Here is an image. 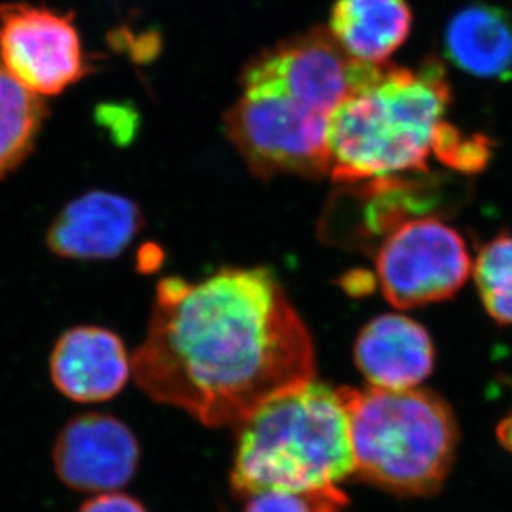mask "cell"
I'll list each match as a JSON object with an SVG mask.
<instances>
[{"label": "cell", "mask_w": 512, "mask_h": 512, "mask_svg": "<svg viewBox=\"0 0 512 512\" xmlns=\"http://www.w3.org/2000/svg\"><path fill=\"white\" fill-rule=\"evenodd\" d=\"M138 386L210 428H238L266 401L313 381L310 331L266 268L160 281L147 338L132 358Z\"/></svg>", "instance_id": "6da1fadb"}, {"label": "cell", "mask_w": 512, "mask_h": 512, "mask_svg": "<svg viewBox=\"0 0 512 512\" xmlns=\"http://www.w3.org/2000/svg\"><path fill=\"white\" fill-rule=\"evenodd\" d=\"M451 89L438 60L418 69L383 64L370 84L331 114L328 155L333 182L368 180L428 172L448 124L444 115Z\"/></svg>", "instance_id": "7a4b0ae2"}, {"label": "cell", "mask_w": 512, "mask_h": 512, "mask_svg": "<svg viewBox=\"0 0 512 512\" xmlns=\"http://www.w3.org/2000/svg\"><path fill=\"white\" fill-rule=\"evenodd\" d=\"M237 429L232 486L247 498L335 488L355 476L345 404L326 384L310 381L266 401Z\"/></svg>", "instance_id": "3957f363"}, {"label": "cell", "mask_w": 512, "mask_h": 512, "mask_svg": "<svg viewBox=\"0 0 512 512\" xmlns=\"http://www.w3.org/2000/svg\"><path fill=\"white\" fill-rule=\"evenodd\" d=\"M355 476L401 498L439 493L453 471L459 426L428 389L340 388Z\"/></svg>", "instance_id": "277c9868"}, {"label": "cell", "mask_w": 512, "mask_h": 512, "mask_svg": "<svg viewBox=\"0 0 512 512\" xmlns=\"http://www.w3.org/2000/svg\"><path fill=\"white\" fill-rule=\"evenodd\" d=\"M225 114L230 142L258 177H330V117L266 84H243Z\"/></svg>", "instance_id": "5b68a950"}, {"label": "cell", "mask_w": 512, "mask_h": 512, "mask_svg": "<svg viewBox=\"0 0 512 512\" xmlns=\"http://www.w3.org/2000/svg\"><path fill=\"white\" fill-rule=\"evenodd\" d=\"M473 271L466 243L436 217H411L384 235L376 275L384 298L414 308L456 295Z\"/></svg>", "instance_id": "8992f818"}, {"label": "cell", "mask_w": 512, "mask_h": 512, "mask_svg": "<svg viewBox=\"0 0 512 512\" xmlns=\"http://www.w3.org/2000/svg\"><path fill=\"white\" fill-rule=\"evenodd\" d=\"M380 67L353 59L330 30L315 27L256 55L243 69L242 85H271L331 117L338 105L375 79Z\"/></svg>", "instance_id": "52a82bcc"}, {"label": "cell", "mask_w": 512, "mask_h": 512, "mask_svg": "<svg viewBox=\"0 0 512 512\" xmlns=\"http://www.w3.org/2000/svg\"><path fill=\"white\" fill-rule=\"evenodd\" d=\"M4 69L35 95H57L84 79L90 67L70 15L45 7H0Z\"/></svg>", "instance_id": "ba28073f"}, {"label": "cell", "mask_w": 512, "mask_h": 512, "mask_svg": "<svg viewBox=\"0 0 512 512\" xmlns=\"http://www.w3.org/2000/svg\"><path fill=\"white\" fill-rule=\"evenodd\" d=\"M140 444L110 414H80L65 424L54 446L55 473L80 493H115L133 478Z\"/></svg>", "instance_id": "9c48e42d"}, {"label": "cell", "mask_w": 512, "mask_h": 512, "mask_svg": "<svg viewBox=\"0 0 512 512\" xmlns=\"http://www.w3.org/2000/svg\"><path fill=\"white\" fill-rule=\"evenodd\" d=\"M132 373L119 336L99 326H77L62 335L50 356L52 381L67 398L100 403L114 398Z\"/></svg>", "instance_id": "30bf717a"}, {"label": "cell", "mask_w": 512, "mask_h": 512, "mask_svg": "<svg viewBox=\"0 0 512 512\" xmlns=\"http://www.w3.org/2000/svg\"><path fill=\"white\" fill-rule=\"evenodd\" d=\"M140 227L142 213L132 200L117 193L90 192L60 212L47 243L64 258L107 260L124 252Z\"/></svg>", "instance_id": "8fae6325"}, {"label": "cell", "mask_w": 512, "mask_h": 512, "mask_svg": "<svg viewBox=\"0 0 512 512\" xmlns=\"http://www.w3.org/2000/svg\"><path fill=\"white\" fill-rule=\"evenodd\" d=\"M355 361L375 388L413 389L433 373V340L408 316L381 315L358 335Z\"/></svg>", "instance_id": "7c38bea8"}, {"label": "cell", "mask_w": 512, "mask_h": 512, "mask_svg": "<svg viewBox=\"0 0 512 512\" xmlns=\"http://www.w3.org/2000/svg\"><path fill=\"white\" fill-rule=\"evenodd\" d=\"M411 27L406 0H336L328 30L353 59L383 65L403 47Z\"/></svg>", "instance_id": "4fadbf2b"}, {"label": "cell", "mask_w": 512, "mask_h": 512, "mask_svg": "<svg viewBox=\"0 0 512 512\" xmlns=\"http://www.w3.org/2000/svg\"><path fill=\"white\" fill-rule=\"evenodd\" d=\"M444 54L481 79H512V14L491 5L459 10L444 32Z\"/></svg>", "instance_id": "5bb4252c"}, {"label": "cell", "mask_w": 512, "mask_h": 512, "mask_svg": "<svg viewBox=\"0 0 512 512\" xmlns=\"http://www.w3.org/2000/svg\"><path fill=\"white\" fill-rule=\"evenodd\" d=\"M39 95L0 69V178L12 172L34 147L44 122Z\"/></svg>", "instance_id": "9a60e30c"}, {"label": "cell", "mask_w": 512, "mask_h": 512, "mask_svg": "<svg viewBox=\"0 0 512 512\" xmlns=\"http://www.w3.org/2000/svg\"><path fill=\"white\" fill-rule=\"evenodd\" d=\"M474 281L489 316L512 325V235H499L479 250Z\"/></svg>", "instance_id": "2e32d148"}, {"label": "cell", "mask_w": 512, "mask_h": 512, "mask_svg": "<svg viewBox=\"0 0 512 512\" xmlns=\"http://www.w3.org/2000/svg\"><path fill=\"white\" fill-rule=\"evenodd\" d=\"M348 498L338 486L313 491H263L248 498L245 512H345Z\"/></svg>", "instance_id": "e0dca14e"}, {"label": "cell", "mask_w": 512, "mask_h": 512, "mask_svg": "<svg viewBox=\"0 0 512 512\" xmlns=\"http://www.w3.org/2000/svg\"><path fill=\"white\" fill-rule=\"evenodd\" d=\"M79 512H147V509L127 494L104 493L89 499Z\"/></svg>", "instance_id": "ac0fdd59"}, {"label": "cell", "mask_w": 512, "mask_h": 512, "mask_svg": "<svg viewBox=\"0 0 512 512\" xmlns=\"http://www.w3.org/2000/svg\"><path fill=\"white\" fill-rule=\"evenodd\" d=\"M496 438L509 454H512V409L506 418L501 419L496 428Z\"/></svg>", "instance_id": "d6986e66"}]
</instances>
